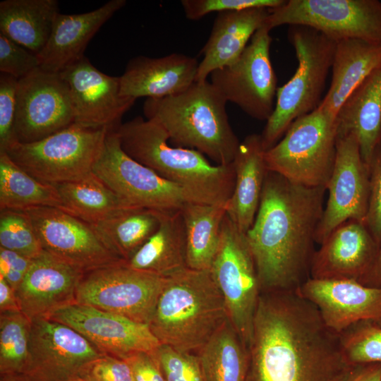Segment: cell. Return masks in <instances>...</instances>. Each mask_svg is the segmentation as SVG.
Here are the masks:
<instances>
[{"label":"cell","instance_id":"obj_1","mask_svg":"<svg viewBox=\"0 0 381 381\" xmlns=\"http://www.w3.org/2000/svg\"><path fill=\"white\" fill-rule=\"evenodd\" d=\"M247 381H344L339 334L296 291L261 293L248 349Z\"/></svg>","mask_w":381,"mask_h":381},{"label":"cell","instance_id":"obj_2","mask_svg":"<svg viewBox=\"0 0 381 381\" xmlns=\"http://www.w3.org/2000/svg\"><path fill=\"white\" fill-rule=\"evenodd\" d=\"M326 190L267 171L255 219L246 234L261 293L296 291L310 277Z\"/></svg>","mask_w":381,"mask_h":381},{"label":"cell","instance_id":"obj_3","mask_svg":"<svg viewBox=\"0 0 381 381\" xmlns=\"http://www.w3.org/2000/svg\"><path fill=\"white\" fill-rule=\"evenodd\" d=\"M123 150L162 177L185 188L200 202L226 205L235 184L233 162L212 164L202 153L171 146L163 127L141 116L121 123L116 130Z\"/></svg>","mask_w":381,"mask_h":381},{"label":"cell","instance_id":"obj_4","mask_svg":"<svg viewBox=\"0 0 381 381\" xmlns=\"http://www.w3.org/2000/svg\"><path fill=\"white\" fill-rule=\"evenodd\" d=\"M226 101L207 80L195 82L177 95L147 99L143 112L159 123L176 147L195 150L214 162L229 165L240 142L226 109Z\"/></svg>","mask_w":381,"mask_h":381},{"label":"cell","instance_id":"obj_5","mask_svg":"<svg viewBox=\"0 0 381 381\" xmlns=\"http://www.w3.org/2000/svg\"><path fill=\"white\" fill-rule=\"evenodd\" d=\"M227 320L210 270L187 267L166 277L148 325L161 344L190 353L200 349Z\"/></svg>","mask_w":381,"mask_h":381},{"label":"cell","instance_id":"obj_6","mask_svg":"<svg viewBox=\"0 0 381 381\" xmlns=\"http://www.w3.org/2000/svg\"><path fill=\"white\" fill-rule=\"evenodd\" d=\"M288 38L298 66L290 80L277 88L274 111L260 134L265 151L283 137L294 121L319 107L337 44L321 32L303 25H290Z\"/></svg>","mask_w":381,"mask_h":381},{"label":"cell","instance_id":"obj_7","mask_svg":"<svg viewBox=\"0 0 381 381\" xmlns=\"http://www.w3.org/2000/svg\"><path fill=\"white\" fill-rule=\"evenodd\" d=\"M337 122L316 109L289 126L283 137L265 152L269 171L308 186H325L336 158Z\"/></svg>","mask_w":381,"mask_h":381},{"label":"cell","instance_id":"obj_8","mask_svg":"<svg viewBox=\"0 0 381 381\" xmlns=\"http://www.w3.org/2000/svg\"><path fill=\"white\" fill-rule=\"evenodd\" d=\"M108 131L73 123L40 140L16 143L5 153L42 183L75 181L92 171Z\"/></svg>","mask_w":381,"mask_h":381},{"label":"cell","instance_id":"obj_9","mask_svg":"<svg viewBox=\"0 0 381 381\" xmlns=\"http://www.w3.org/2000/svg\"><path fill=\"white\" fill-rule=\"evenodd\" d=\"M210 272L224 298L228 320L248 350L261 291L246 234L227 214Z\"/></svg>","mask_w":381,"mask_h":381},{"label":"cell","instance_id":"obj_10","mask_svg":"<svg viewBox=\"0 0 381 381\" xmlns=\"http://www.w3.org/2000/svg\"><path fill=\"white\" fill-rule=\"evenodd\" d=\"M315 29L335 42L356 39L381 45L379 0H287L270 9L264 25Z\"/></svg>","mask_w":381,"mask_h":381},{"label":"cell","instance_id":"obj_11","mask_svg":"<svg viewBox=\"0 0 381 381\" xmlns=\"http://www.w3.org/2000/svg\"><path fill=\"white\" fill-rule=\"evenodd\" d=\"M92 172L133 207L170 211L180 210L189 202H201L185 188L128 156L116 130L108 131Z\"/></svg>","mask_w":381,"mask_h":381},{"label":"cell","instance_id":"obj_12","mask_svg":"<svg viewBox=\"0 0 381 381\" xmlns=\"http://www.w3.org/2000/svg\"><path fill=\"white\" fill-rule=\"evenodd\" d=\"M166 277L129 267L126 261L85 272L75 303L148 324Z\"/></svg>","mask_w":381,"mask_h":381},{"label":"cell","instance_id":"obj_13","mask_svg":"<svg viewBox=\"0 0 381 381\" xmlns=\"http://www.w3.org/2000/svg\"><path fill=\"white\" fill-rule=\"evenodd\" d=\"M270 31L262 26L234 63L210 74V83L226 102L235 104L255 119L266 121L274 111L278 88L270 59Z\"/></svg>","mask_w":381,"mask_h":381},{"label":"cell","instance_id":"obj_14","mask_svg":"<svg viewBox=\"0 0 381 381\" xmlns=\"http://www.w3.org/2000/svg\"><path fill=\"white\" fill-rule=\"evenodd\" d=\"M74 122L69 87L60 73L39 68L18 80L15 121L18 143L40 140Z\"/></svg>","mask_w":381,"mask_h":381},{"label":"cell","instance_id":"obj_15","mask_svg":"<svg viewBox=\"0 0 381 381\" xmlns=\"http://www.w3.org/2000/svg\"><path fill=\"white\" fill-rule=\"evenodd\" d=\"M103 355L71 327L47 318L31 320L24 381H67Z\"/></svg>","mask_w":381,"mask_h":381},{"label":"cell","instance_id":"obj_16","mask_svg":"<svg viewBox=\"0 0 381 381\" xmlns=\"http://www.w3.org/2000/svg\"><path fill=\"white\" fill-rule=\"evenodd\" d=\"M328 198L315 241L322 244L338 226L349 219L365 224L370 194V169L352 133L338 134L334 168L327 183Z\"/></svg>","mask_w":381,"mask_h":381},{"label":"cell","instance_id":"obj_17","mask_svg":"<svg viewBox=\"0 0 381 381\" xmlns=\"http://www.w3.org/2000/svg\"><path fill=\"white\" fill-rule=\"evenodd\" d=\"M43 250L84 273L125 261L110 251L90 225L53 207L24 210Z\"/></svg>","mask_w":381,"mask_h":381},{"label":"cell","instance_id":"obj_18","mask_svg":"<svg viewBox=\"0 0 381 381\" xmlns=\"http://www.w3.org/2000/svg\"><path fill=\"white\" fill-rule=\"evenodd\" d=\"M47 318L74 329L102 353L122 359L140 352L153 353L161 344L148 324L78 303Z\"/></svg>","mask_w":381,"mask_h":381},{"label":"cell","instance_id":"obj_19","mask_svg":"<svg viewBox=\"0 0 381 381\" xmlns=\"http://www.w3.org/2000/svg\"><path fill=\"white\" fill-rule=\"evenodd\" d=\"M60 75L69 87L74 123L80 126L115 131L136 100L121 95L120 76L102 73L85 56Z\"/></svg>","mask_w":381,"mask_h":381},{"label":"cell","instance_id":"obj_20","mask_svg":"<svg viewBox=\"0 0 381 381\" xmlns=\"http://www.w3.org/2000/svg\"><path fill=\"white\" fill-rule=\"evenodd\" d=\"M296 292L312 303L326 326L338 334L363 321L381 325V289L353 279L310 277Z\"/></svg>","mask_w":381,"mask_h":381},{"label":"cell","instance_id":"obj_21","mask_svg":"<svg viewBox=\"0 0 381 381\" xmlns=\"http://www.w3.org/2000/svg\"><path fill=\"white\" fill-rule=\"evenodd\" d=\"M83 274L42 250L32 258L23 280L14 291L20 310L31 321L48 318L56 310L75 303Z\"/></svg>","mask_w":381,"mask_h":381},{"label":"cell","instance_id":"obj_22","mask_svg":"<svg viewBox=\"0 0 381 381\" xmlns=\"http://www.w3.org/2000/svg\"><path fill=\"white\" fill-rule=\"evenodd\" d=\"M379 249L363 222L347 220L315 250L310 278L358 281L370 269Z\"/></svg>","mask_w":381,"mask_h":381},{"label":"cell","instance_id":"obj_23","mask_svg":"<svg viewBox=\"0 0 381 381\" xmlns=\"http://www.w3.org/2000/svg\"><path fill=\"white\" fill-rule=\"evenodd\" d=\"M199 63L183 54L152 58L138 56L128 62L120 76L123 97L159 99L186 90L195 82Z\"/></svg>","mask_w":381,"mask_h":381},{"label":"cell","instance_id":"obj_24","mask_svg":"<svg viewBox=\"0 0 381 381\" xmlns=\"http://www.w3.org/2000/svg\"><path fill=\"white\" fill-rule=\"evenodd\" d=\"M126 4V0H111L89 12L59 13L47 44L37 54L40 68L60 73L83 58L90 40Z\"/></svg>","mask_w":381,"mask_h":381},{"label":"cell","instance_id":"obj_25","mask_svg":"<svg viewBox=\"0 0 381 381\" xmlns=\"http://www.w3.org/2000/svg\"><path fill=\"white\" fill-rule=\"evenodd\" d=\"M270 12V8L258 7L218 13L201 50L203 58L195 82H205L214 71L234 63L264 25Z\"/></svg>","mask_w":381,"mask_h":381},{"label":"cell","instance_id":"obj_26","mask_svg":"<svg viewBox=\"0 0 381 381\" xmlns=\"http://www.w3.org/2000/svg\"><path fill=\"white\" fill-rule=\"evenodd\" d=\"M265 152L260 134H250L240 143L233 161L235 184L226 214L244 234L252 226L259 207L268 171Z\"/></svg>","mask_w":381,"mask_h":381},{"label":"cell","instance_id":"obj_27","mask_svg":"<svg viewBox=\"0 0 381 381\" xmlns=\"http://www.w3.org/2000/svg\"><path fill=\"white\" fill-rule=\"evenodd\" d=\"M337 122V135L352 133L356 136L361 157L370 169L381 142V64L347 98Z\"/></svg>","mask_w":381,"mask_h":381},{"label":"cell","instance_id":"obj_28","mask_svg":"<svg viewBox=\"0 0 381 381\" xmlns=\"http://www.w3.org/2000/svg\"><path fill=\"white\" fill-rule=\"evenodd\" d=\"M380 64V44L356 39L337 42L329 87L317 109L337 119L347 98Z\"/></svg>","mask_w":381,"mask_h":381},{"label":"cell","instance_id":"obj_29","mask_svg":"<svg viewBox=\"0 0 381 381\" xmlns=\"http://www.w3.org/2000/svg\"><path fill=\"white\" fill-rule=\"evenodd\" d=\"M56 0L0 2V34L38 54L47 44L59 14Z\"/></svg>","mask_w":381,"mask_h":381},{"label":"cell","instance_id":"obj_30","mask_svg":"<svg viewBox=\"0 0 381 381\" xmlns=\"http://www.w3.org/2000/svg\"><path fill=\"white\" fill-rule=\"evenodd\" d=\"M126 262L133 269L164 277L187 267L181 210L162 211L157 230Z\"/></svg>","mask_w":381,"mask_h":381},{"label":"cell","instance_id":"obj_31","mask_svg":"<svg viewBox=\"0 0 381 381\" xmlns=\"http://www.w3.org/2000/svg\"><path fill=\"white\" fill-rule=\"evenodd\" d=\"M181 213L186 265L193 270H210L219 247L226 204L189 202L181 209Z\"/></svg>","mask_w":381,"mask_h":381},{"label":"cell","instance_id":"obj_32","mask_svg":"<svg viewBox=\"0 0 381 381\" xmlns=\"http://www.w3.org/2000/svg\"><path fill=\"white\" fill-rule=\"evenodd\" d=\"M161 212L130 207L90 225L110 251L128 261L157 230Z\"/></svg>","mask_w":381,"mask_h":381},{"label":"cell","instance_id":"obj_33","mask_svg":"<svg viewBox=\"0 0 381 381\" xmlns=\"http://www.w3.org/2000/svg\"><path fill=\"white\" fill-rule=\"evenodd\" d=\"M61 210L92 224L127 207L128 204L92 171L78 180L54 185Z\"/></svg>","mask_w":381,"mask_h":381},{"label":"cell","instance_id":"obj_34","mask_svg":"<svg viewBox=\"0 0 381 381\" xmlns=\"http://www.w3.org/2000/svg\"><path fill=\"white\" fill-rule=\"evenodd\" d=\"M197 357L205 381H247L249 351L229 320L200 348Z\"/></svg>","mask_w":381,"mask_h":381},{"label":"cell","instance_id":"obj_35","mask_svg":"<svg viewBox=\"0 0 381 381\" xmlns=\"http://www.w3.org/2000/svg\"><path fill=\"white\" fill-rule=\"evenodd\" d=\"M36 207L61 209L54 185L42 183L0 152V210H25Z\"/></svg>","mask_w":381,"mask_h":381},{"label":"cell","instance_id":"obj_36","mask_svg":"<svg viewBox=\"0 0 381 381\" xmlns=\"http://www.w3.org/2000/svg\"><path fill=\"white\" fill-rule=\"evenodd\" d=\"M31 321L21 312L0 315L1 377L20 376L29 358Z\"/></svg>","mask_w":381,"mask_h":381},{"label":"cell","instance_id":"obj_37","mask_svg":"<svg viewBox=\"0 0 381 381\" xmlns=\"http://www.w3.org/2000/svg\"><path fill=\"white\" fill-rule=\"evenodd\" d=\"M340 349L350 365L381 363V325L363 321L339 334Z\"/></svg>","mask_w":381,"mask_h":381},{"label":"cell","instance_id":"obj_38","mask_svg":"<svg viewBox=\"0 0 381 381\" xmlns=\"http://www.w3.org/2000/svg\"><path fill=\"white\" fill-rule=\"evenodd\" d=\"M0 248L31 259L43 250L33 224L24 210H0Z\"/></svg>","mask_w":381,"mask_h":381},{"label":"cell","instance_id":"obj_39","mask_svg":"<svg viewBox=\"0 0 381 381\" xmlns=\"http://www.w3.org/2000/svg\"><path fill=\"white\" fill-rule=\"evenodd\" d=\"M153 354L165 381H205L197 356L162 344Z\"/></svg>","mask_w":381,"mask_h":381},{"label":"cell","instance_id":"obj_40","mask_svg":"<svg viewBox=\"0 0 381 381\" xmlns=\"http://www.w3.org/2000/svg\"><path fill=\"white\" fill-rule=\"evenodd\" d=\"M40 68L37 54L0 34V72L20 80Z\"/></svg>","mask_w":381,"mask_h":381},{"label":"cell","instance_id":"obj_41","mask_svg":"<svg viewBox=\"0 0 381 381\" xmlns=\"http://www.w3.org/2000/svg\"><path fill=\"white\" fill-rule=\"evenodd\" d=\"M285 0H182L181 4L186 17L198 20L212 12L240 11L250 8L273 9Z\"/></svg>","mask_w":381,"mask_h":381},{"label":"cell","instance_id":"obj_42","mask_svg":"<svg viewBox=\"0 0 381 381\" xmlns=\"http://www.w3.org/2000/svg\"><path fill=\"white\" fill-rule=\"evenodd\" d=\"M18 82L11 75H0V152L18 143L15 134Z\"/></svg>","mask_w":381,"mask_h":381},{"label":"cell","instance_id":"obj_43","mask_svg":"<svg viewBox=\"0 0 381 381\" xmlns=\"http://www.w3.org/2000/svg\"><path fill=\"white\" fill-rule=\"evenodd\" d=\"M365 224L381 248V142L370 165V194Z\"/></svg>","mask_w":381,"mask_h":381},{"label":"cell","instance_id":"obj_44","mask_svg":"<svg viewBox=\"0 0 381 381\" xmlns=\"http://www.w3.org/2000/svg\"><path fill=\"white\" fill-rule=\"evenodd\" d=\"M77 377L85 381H133L126 360L104 354L87 363Z\"/></svg>","mask_w":381,"mask_h":381},{"label":"cell","instance_id":"obj_45","mask_svg":"<svg viewBox=\"0 0 381 381\" xmlns=\"http://www.w3.org/2000/svg\"><path fill=\"white\" fill-rule=\"evenodd\" d=\"M32 260L16 252L0 248V277L15 291L23 280Z\"/></svg>","mask_w":381,"mask_h":381},{"label":"cell","instance_id":"obj_46","mask_svg":"<svg viewBox=\"0 0 381 381\" xmlns=\"http://www.w3.org/2000/svg\"><path fill=\"white\" fill-rule=\"evenodd\" d=\"M133 381H165L153 353L140 352L126 358Z\"/></svg>","mask_w":381,"mask_h":381},{"label":"cell","instance_id":"obj_47","mask_svg":"<svg viewBox=\"0 0 381 381\" xmlns=\"http://www.w3.org/2000/svg\"><path fill=\"white\" fill-rule=\"evenodd\" d=\"M344 381H381V363L353 365Z\"/></svg>","mask_w":381,"mask_h":381},{"label":"cell","instance_id":"obj_48","mask_svg":"<svg viewBox=\"0 0 381 381\" xmlns=\"http://www.w3.org/2000/svg\"><path fill=\"white\" fill-rule=\"evenodd\" d=\"M20 311L14 290L1 277H0V312Z\"/></svg>","mask_w":381,"mask_h":381},{"label":"cell","instance_id":"obj_49","mask_svg":"<svg viewBox=\"0 0 381 381\" xmlns=\"http://www.w3.org/2000/svg\"><path fill=\"white\" fill-rule=\"evenodd\" d=\"M358 282L366 286L381 289V248L370 269Z\"/></svg>","mask_w":381,"mask_h":381},{"label":"cell","instance_id":"obj_50","mask_svg":"<svg viewBox=\"0 0 381 381\" xmlns=\"http://www.w3.org/2000/svg\"><path fill=\"white\" fill-rule=\"evenodd\" d=\"M0 381H24L20 377H1Z\"/></svg>","mask_w":381,"mask_h":381},{"label":"cell","instance_id":"obj_51","mask_svg":"<svg viewBox=\"0 0 381 381\" xmlns=\"http://www.w3.org/2000/svg\"><path fill=\"white\" fill-rule=\"evenodd\" d=\"M67 381H85V380H83V379H81V378H80L78 377H75L70 379V380H68Z\"/></svg>","mask_w":381,"mask_h":381}]
</instances>
